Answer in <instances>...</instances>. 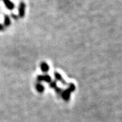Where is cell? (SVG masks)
I'll use <instances>...</instances> for the list:
<instances>
[{"mask_svg": "<svg viewBox=\"0 0 122 122\" xmlns=\"http://www.w3.org/2000/svg\"><path fill=\"white\" fill-rule=\"evenodd\" d=\"M41 69L43 72H48L49 69H50V67L47 63L46 62H42L41 64Z\"/></svg>", "mask_w": 122, "mask_h": 122, "instance_id": "obj_6", "label": "cell"}, {"mask_svg": "<svg viewBox=\"0 0 122 122\" xmlns=\"http://www.w3.org/2000/svg\"><path fill=\"white\" fill-rule=\"evenodd\" d=\"M26 4L24 1H21L18 6V16L20 18H23L25 15Z\"/></svg>", "mask_w": 122, "mask_h": 122, "instance_id": "obj_1", "label": "cell"}, {"mask_svg": "<svg viewBox=\"0 0 122 122\" xmlns=\"http://www.w3.org/2000/svg\"><path fill=\"white\" fill-rule=\"evenodd\" d=\"M11 25V19L8 15H5L4 20V26H9Z\"/></svg>", "mask_w": 122, "mask_h": 122, "instance_id": "obj_5", "label": "cell"}, {"mask_svg": "<svg viewBox=\"0 0 122 122\" xmlns=\"http://www.w3.org/2000/svg\"><path fill=\"white\" fill-rule=\"evenodd\" d=\"M37 79L39 81H44L46 82H48V83H51L52 82V80H51V77L48 75H39L37 77Z\"/></svg>", "mask_w": 122, "mask_h": 122, "instance_id": "obj_3", "label": "cell"}, {"mask_svg": "<svg viewBox=\"0 0 122 122\" xmlns=\"http://www.w3.org/2000/svg\"><path fill=\"white\" fill-rule=\"evenodd\" d=\"M54 76H55V77H56V79L57 80H59V81H61V82H62V83L65 84L66 81H65L62 79V76H61V75L59 74V73H54Z\"/></svg>", "mask_w": 122, "mask_h": 122, "instance_id": "obj_7", "label": "cell"}, {"mask_svg": "<svg viewBox=\"0 0 122 122\" xmlns=\"http://www.w3.org/2000/svg\"><path fill=\"white\" fill-rule=\"evenodd\" d=\"M62 98H64V100H65L67 101V100H69L70 96H71V92L67 89L66 90H65V91H64L62 92Z\"/></svg>", "mask_w": 122, "mask_h": 122, "instance_id": "obj_4", "label": "cell"}, {"mask_svg": "<svg viewBox=\"0 0 122 122\" xmlns=\"http://www.w3.org/2000/svg\"><path fill=\"white\" fill-rule=\"evenodd\" d=\"M68 90H69L71 92L75 91V86H74V84H73V83H70Z\"/></svg>", "mask_w": 122, "mask_h": 122, "instance_id": "obj_9", "label": "cell"}, {"mask_svg": "<svg viewBox=\"0 0 122 122\" xmlns=\"http://www.w3.org/2000/svg\"><path fill=\"white\" fill-rule=\"evenodd\" d=\"M5 6L7 8L8 10H13L14 8H15V5L11 0H2Z\"/></svg>", "mask_w": 122, "mask_h": 122, "instance_id": "obj_2", "label": "cell"}, {"mask_svg": "<svg viewBox=\"0 0 122 122\" xmlns=\"http://www.w3.org/2000/svg\"><path fill=\"white\" fill-rule=\"evenodd\" d=\"M4 28L5 26H4V25L0 24V31H3V30H4Z\"/></svg>", "mask_w": 122, "mask_h": 122, "instance_id": "obj_11", "label": "cell"}, {"mask_svg": "<svg viewBox=\"0 0 122 122\" xmlns=\"http://www.w3.org/2000/svg\"><path fill=\"white\" fill-rule=\"evenodd\" d=\"M12 17L13 18L14 20H17L18 16H16V15H15V14H12Z\"/></svg>", "mask_w": 122, "mask_h": 122, "instance_id": "obj_13", "label": "cell"}, {"mask_svg": "<svg viewBox=\"0 0 122 122\" xmlns=\"http://www.w3.org/2000/svg\"><path fill=\"white\" fill-rule=\"evenodd\" d=\"M36 89L39 92H43L44 91V86H42L41 83H37L36 85Z\"/></svg>", "mask_w": 122, "mask_h": 122, "instance_id": "obj_8", "label": "cell"}, {"mask_svg": "<svg viewBox=\"0 0 122 122\" xmlns=\"http://www.w3.org/2000/svg\"><path fill=\"white\" fill-rule=\"evenodd\" d=\"M50 87H52V88H56V83L55 81L51 82V83H50Z\"/></svg>", "mask_w": 122, "mask_h": 122, "instance_id": "obj_10", "label": "cell"}, {"mask_svg": "<svg viewBox=\"0 0 122 122\" xmlns=\"http://www.w3.org/2000/svg\"><path fill=\"white\" fill-rule=\"evenodd\" d=\"M56 92L58 94H60L61 92V89L60 88H58V87H56Z\"/></svg>", "mask_w": 122, "mask_h": 122, "instance_id": "obj_12", "label": "cell"}]
</instances>
